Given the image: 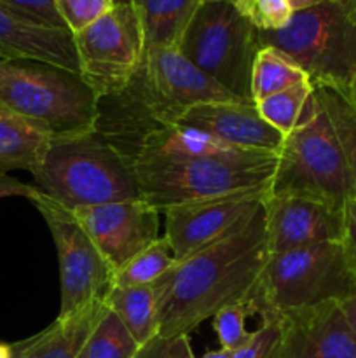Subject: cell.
<instances>
[{"label":"cell","mask_w":356,"mask_h":358,"mask_svg":"<svg viewBox=\"0 0 356 358\" xmlns=\"http://www.w3.org/2000/svg\"><path fill=\"white\" fill-rule=\"evenodd\" d=\"M269 255L262 206L243 226L164 273L157 336H188L222 308L248 301Z\"/></svg>","instance_id":"obj_1"},{"label":"cell","mask_w":356,"mask_h":358,"mask_svg":"<svg viewBox=\"0 0 356 358\" xmlns=\"http://www.w3.org/2000/svg\"><path fill=\"white\" fill-rule=\"evenodd\" d=\"M34 187L66 210L142 198L135 159L101 131L52 138Z\"/></svg>","instance_id":"obj_2"},{"label":"cell","mask_w":356,"mask_h":358,"mask_svg":"<svg viewBox=\"0 0 356 358\" xmlns=\"http://www.w3.org/2000/svg\"><path fill=\"white\" fill-rule=\"evenodd\" d=\"M274 168L276 154L267 152L241 157H135L142 198L159 213L239 192L269 191Z\"/></svg>","instance_id":"obj_3"},{"label":"cell","mask_w":356,"mask_h":358,"mask_svg":"<svg viewBox=\"0 0 356 358\" xmlns=\"http://www.w3.org/2000/svg\"><path fill=\"white\" fill-rule=\"evenodd\" d=\"M0 105L52 138L96 131L100 98L75 72L38 62L0 59Z\"/></svg>","instance_id":"obj_4"},{"label":"cell","mask_w":356,"mask_h":358,"mask_svg":"<svg viewBox=\"0 0 356 358\" xmlns=\"http://www.w3.org/2000/svg\"><path fill=\"white\" fill-rule=\"evenodd\" d=\"M269 194L302 196L344 210L355 198L351 175L339 140L316 96H309L297 128L276 156Z\"/></svg>","instance_id":"obj_5"},{"label":"cell","mask_w":356,"mask_h":358,"mask_svg":"<svg viewBox=\"0 0 356 358\" xmlns=\"http://www.w3.org/2000/svg\"><path fill=\"white\" fill-rule=\"evenodd\" d=\"M356 290V278L339 241L269 255L248 297L251 313L278 317L290 310L342 301Z\"/></svg>","instance_id":"obj_6"},{"label":"cell","mask_w":356,"mask_h":358,"mask_svg":"<svg viewBox=\"0 0 356 358\" xmlns=\"http://www.w3.org/2000/svg\"><path fill=\"white\" fill-rule=\"evenodd\" d=\"M258 42L288 55L313 86L348 90L356 73V21L334 0L297 10L281 30L258 31Z\"/></svg>","instance_id":"obj_7"},{"label":"cell","mask_w":356,"mask_h":358,"mask_svg":"<svg viewBox=\"0 0 356 358\" xmlns=\"http://www.w3.org/2000/svg\"><path fill=\"white\" fill-rule=\"evenodd\" d=\"M178 49L220 86L253 103L251 66L260 49L258 30L232 2H202Z\"/></svg>","instance_id":"obj_8"},{"label":"cell","mask_w":356,"mask_h":358,"mask_svg":"<svg viewBox=\"0 0 356 358\" xmlns=\"http://www.w3.org/2000/svg\"><path fill=\"white\" fill-rule=\"evenodd\" d=\"M79 76L100 100L124 93L145 56V37L135 3H114L107 14L73 35Z\"/></svg>","instance_id":"obj_9"},{"label":"cell","mask_w":356,"mask_h":358,"mask_svg":"<svg viewBox=\"0 0 356 358\" xmlns=\"http://www.w3.org/2000/svg\"><path fill=\"white\" fill-rule=\"evenodd\" d=\"M30 201L44 217L58 254L61 285L59 315L75 313L94 301L105 299L114 287V269L87 236L73 212L38 191Z\"/></svg>","instance_id":"obj_10"},{"label":"cell","mask_w":356,"mask_h":358,"mask_svg":"<svg viewBox=\"0 0 356 358\" xmlns=\"http://www.w3.org/2000/svg\"><path fill=\"white\" fill-rule=\"evenodd\" d=\"M267 192H239L164 210V238L175 261H184L248 222L264 206Z\"/></svg>","instance_id":"obj_11"},{"label":"cell","mask_w":356,"mask_h":358,"mask_svg":"<svg viewBox=\"0 0 356 358\" xmlns=\"http://www.w3.org/2000/svg\"><path fill=\"white\" fill-rule=\"evenodd\" d=\"M114 273L159 238V215L143 198L73 210Z\"/></svg>","instance_id":"obj_12"},{"label":"cell","mask_w":356,"mask_h":358,"mask_svg":"<svg viewBox=\"0 0 356 358\" xmlns=\"http://www.w3.org/2000/svg\"><path fill=\"white\" fill-rule=\"evenodd\" d=\"M265 229L269 254L339 241L342 238L344 210L302 196H265Z\"/></svg>","instance_id":"obj_13"},{"label":"cell","mask_w":356,"mask_h":358,"mask_svg":"<svg viewBox=\"0 0 356 358\" xmlns=\"http://www.w3.org/2000/svg\"><path fill=\"white\" fill-rule=\"evenodd\" d=\"M281 358H356V334L337 301L278 315Z\"/></svg>","instance_id":"obj_14"},{"label":"cell","mask_w":356,"mask_h":358,"mask_svg":"<svg viewBox=\"0 0 356 358\" xmlns=\"http://www.w3.org/2000/svg\"><path fill=\"white\" fill-rule=\"evenodd\" d=\"M177 124L199 129L236 149L278 156L285 136L262 119L255 103H201L185 112Z\"/></svg>","instance_id":"obj_15"},{"label":"cell","mask_w":356,"mask_h":358,"mask_svg":"<svg viewBox=\"0 0 356 358\" xmlns=\"http://www.w3.org/2000/svg\"><path fill=\"white\" fill-rule=\"evenodd\" d=\"M0 59L38 62L79 73L73 34L24 21L0 6Z\"/></svg>","instance_id":"obj_16"},{"label":"cell","mask_w":356,"mask_h":358,"mask_svg":"<svg viewBox=\"0 0 356 358\" xmlns=\"http://www.w3.org/2000/svg\"><path fill=\"white\" fill-rule=\"evenodd\" d=\"M107 311L105 299L94 301L70 315H58L37 336L16 343L21 358H80L87 339Z\"/></svg>","instance_id":"obj_17"},{"label":"cell","mask_w":356,"mask_h":358,"mask_svg":"<svg viewBox=\"0 0 356 358\" xmlns=\"http://www.w3.org/2000/svg\"><path fill=\"white\" fill-rule=\"evenodd\" d=\"M52 136L35 122L0 105V173L27 170L42 163Z\"/></svg>","instance_id":"obj_18"},{"label":"cell","mask_w":356,"mask_h":358,"mask_svg":"<svg viewBox=\"0 0 356 358\" xmlns=\"http://www.w3.org/2000/svg\"><path fill=\"white\" fill-rule=\"evenodd\" d=\"M164 292L163 276L149 285L112 287L105 303L126 325L138 346L159 334V304Z\"/></svg>","instance_id":"obj_19"},{"label":"cell","mask_w":356,"mask_h":358,"mask_svg":"<svg viewBox=\"0 0 356 358\" xmlns=\"http://www.w3.org/2000/svg\"><path fill=\"white\" fill-rule=\"evenodd\" d=\"M142 21L145 51L180 48L201 0H133Z\"/></svg>","instance_id":"obj_20"},{"label":"cell","mask_w":356,"mask_h":358,"mask_svg":"<svg viewBox=\"0 0 356 358\" xmlns=\"http://www.w3.org/2000/svg\"><path fill=\"white\" fill-rule=\"evenodd\" d=\"M306 80H309L307 73L288 55L262 45L251 66V100L255 103Z\"/></svg>","instance_id":"obj_21"},{"label":"cell","mask_w":356,"mask_h":358,"mask_svg":"<svg viewBox=\"0 0 356 358\" xmlns=\"http://www.w3.org/2000/svg\"><path fill=\"white\" fill-rule=\"evenodd\" d=\"M314 96L327 114L339 140L356 198V105L348 91L332 86H313Z\"/></svg>","instance_id":"obj_22"},{"label":"cell","mask_w":356,"mask_h":358,"mask_svg":"<svg viewBox=\"0 0 356 358\" xmlns=\"http://www.w3.org/2000/svg\"><path fill=\"white\" fill-rule=\"evenodd\" d=\"M173 250L164 236H159L150 247L136 254L114 273V287L149 285L157 282L175 266Z\"/></svg>","instance_id":"obj_23"},{"label":"cell","mask_w":356,"mask_h":358,"mask_svg":"<svg viewBox=\"0 0 356 358\" xmlns=\"http://www.w3.org/2000/svg\"><path fill=\"white\" fill-rule=\"evenodd\" d=\"M140 346L112 310L103 313L87 339L80 358H133Z\"/></svg>","instance_id":"obj_24"},{"label":"cell","mask_w":356,"mask_h":358,"mask_svg":"<svg viewBox=\"0 0 356 358\" xmlns=\"http://www.w3.org/2000/svg\"><path fill=\"white\" fill-rule=\"evenodd\" d=\"M313 91V84L306 80V83L295 84L288 90L271 94L264 100L255 101V107L267 124L286 136L297 128L304 105L307 103Z\"/></svg>","instance_id":"obj_25"},{"label":"cell","mask_w":356,"mask_h":358,"mask_svg":"<svg viewBox=\"0 0 356 358\" xmlns=\"http://www.w3.org/2000/svg\"><path fill=\"white\" fill-rule=\"evenodd\" d=\"M250 315L253 313H251V308L246 301L229 304V306L222 308L213 315L212 325L220 341V348L237 352L250 341L253 332L246 331V327H244L246 317H250Z\"/></svg>","instance_id":"obj_26"},{"label":"cell","mask_w":356,"mask_h":358,"mask_svg":"<svg viewBox=\"0 0 356 358\" xmlns=\"http://www.w3.org/2000/svg\"><path fill=\"white\" fill-rule=\"evenodd\" d=\"M232 3L258 31L281 30L293 16L288 0H234Z\"/></svg>","instance_id":"obj_27"},{"label":"cell","mask_w":356,"mask_h":358,"mask_svg":"<svg viewBox=\"0 0 356 358\" xmlns=\"http://www.w3.org/2000/svg\"><path fill=\"white\" fill-rule=\"evenodd\" d=\"M283 331L279 317L262 318V324L253 331L250 341L234 352L232 358H281Z\"/></svg>","instance_id":"obj_28"},{"label":"cell","mask_w":356,"mask_h":358,"mask_svg":"<svg viewBox=\"0 0 356 358\" xmlns=\"http://www.w3.org/2000/svg\"><path fill=\"white\" fill-rule=\"evenodd\" d=\"M114 7V0H56V9L73 35L82 31Z\"/></svg>","instance_id":"obj_29"},{"label":"cell","mask_w":356,"mask_h":358,"mask_svg":"<svg viewBox=\"0 0 356 358\" xmlns=\"http://www.w3.org/2000/svg\"><path fill=\"white\" fill-rule=\"evenodd\" d=\"M0 6L34 24L49 28H66L56 9V0H0Z\"/></svg>","instance_id":"obj_30"},{"label":"cell","mask_w":356,"mask_h":358,"mask_svg":"<svg viewBox=\"0 0 356 358\" xmlns=\"http://www.w3.org/2000/svg\"><path fill=\"white\" fill-rule=\"evenodd\" d=\"M133 358H195L192 353L188 336H173L163 338L156 336L147 345L140 346L138 353Z\"/></svg>","instance_id":"obj_31"},{"label":"cell","mask_w":356,"mask_h":358,"mask_svg":"<svg viewBox=\"0 0 356 358\" xmlns=\"http://www.w3.org/2000/svg\"><path fill=\"white\" fill-rule=\"evenodd\" d=\"M346 261L356 278V198L349 199L344 206V226L341 238Z\"/></svg>","instance_id":"obj_32"},{"label":"cell","mask_w":356,"mask_h":358,"mask_svg":"<svg viewBox=\"0 0 356 358\" xmlns=\"http://www.w3.org/2000/svg\"><path fill=\"white\" fill-rule=\"evenodd\" d=\"M37 192L34 185L23 184L16 178L9 177L6 173H0V198H9V196H21V198L31 199Z\"/></svg>","instance_id":"obj_33"},{"label":"cell","mask_w":356,"mask_h":358,"mask_svg":"<svg viewBox=\"0 0 356 358\" xmlns=\"http://www.w3.org/2000/svg\"><path fill=\"white\" fill-rule=\"evenodd\" d=\"M339 306H341L349 327H351L353 332L356 334V290L351 294V296L346 297V299L339 301Z\"/></svg>","instance_id":"obj_34"},{"label":"cell","mask_w":356,"mask_h":358,"mask_svg":"<svg viewBox=\"0 0 356 358\" xmlns=\"http://www.w3.org/2000/svg\"><path fill=\"white\" fill-rule=\"evenodd\" d=\"M320 0H288L290 7L293 9V13H297V10H304V9H309V7H313L314 3H318Z\"/></svg>","instance_id":"obj_35"},{"label":"cell","mask_w":356,"mask_h":358,"mask_svg":"<svg viewBox=\"0 0 356 358\" xmlns=\"http://www.w3.org/2000/svg\"><path fill=\"white\" fill-rule=\"evenodd\" d=\"M356 21V0H334Z\"/></svg>","instance_id":"obj_36"},{"label":"cell","mask_w":356,"mask_h":358,"mask_svg":"<svg viewBox=\"0 0 356 358\" xmlns=\"http://www.w3.org/2000/svg\"><path fill=\"white\" fill-rule=\"evenodd\" d=\"M232 355H234V352H230V350L218 348V350H213V352L205 353V355L199 357V358H232Z\"/></svg>","instance_id":"obj_37"},{"label":"cell","mask_w":356,"mask_h":358,"mask_svg":"<svg viewBox=\"0 0 356 358\" xmlns=\"http://www.w3.org/2000/svg\"><path fill=\"white\" fill-rule=\"evenodd\" d=\"M0 358H13V345L0 343Z\"/></svg>","instance_id":"obj_38"},{"label":"cell","mask_w":356,"mask_h":358,"mask_svg":"<svg viewBox=\"0 0 356 358\" xmlns=\"http://www.w3.org/2000/svg\"><path fill=\"white\" fill-rule=\"evenodd\" d=\"M346 91H348V94H349V98H351L353 103L356 105V73H355V77L351 79V83H349V87Z\"/></svg>","instance_id":"obj_39"},{"label":"cell","mask_w":356,"mask_h":358,"mask_svg":"<svg viewBox=\"0 0 356 358\" xmlns=\"http://www.w3.org/2000/svg\"><path fill=\"white\" fill-rule=\"evenodd\" d=\"M13 358H21L20 352H17V348H16V345H13Z\"/></svg>","instance_id":"obj_40"},{"label":"cell","mask_w":356,"mask_h":358,"mask_svg":"<svg viewBox=\"0 0 356 358\" xmlns=\"http://www.w3.org/2000/svg\"><path fill=\"white\" fill-rule=\"evenodd\" d=\"M126 2H133V0H114V3H126Z\"/></svg>","instance_id":"obj_41"},{"label":"cell","mask_w":356,"mask_h":358,"mask_svg":"<svg viewBox=\"0 0 356 358\" xmlns=\"http://www.w3.org/2000/svg\"><path fill=\"white\" fill-rule=\"evenodd\" d=\"M201 2H216V0H201ZM223 2H234V0H223Z\"/></svg>","instance_id":"obj_42"}]
</instances>
